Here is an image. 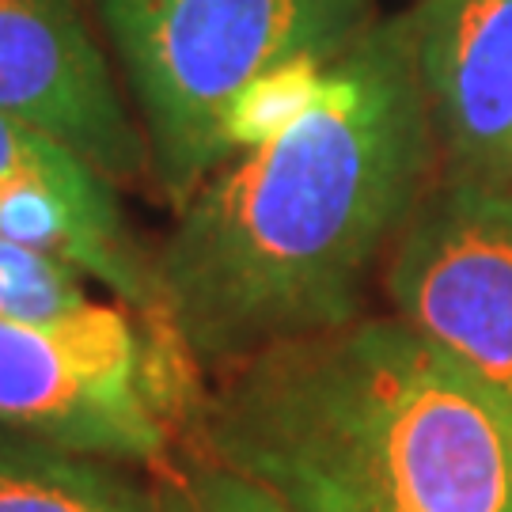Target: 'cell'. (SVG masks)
<instances>
[{"mask_svg":"<svg viewBox=\"0 0 512 512\" xmlns=\"http://www.w3.org/2000/svg\"><path fill=\"white\" fill-rule=\"evenodd\" d=\"M0 239L76 262L114 300L160 323L152 251L137 239L118 186L46 129L0 110ZM164 327V323H160Z\"/></svg>","mask_w":512,"mask_h":512,"instance_id":"cell-7","label":"cell"},{"mask_svg":"<svg viewBox=\"0 0 512 512\" xmlns=\"http://www.w3.org/2000/svg\"><path fill=\"white\" fill-rule=\"evenodd\" d=\"M437 171L410 23L395 12L175 205L152 251L160 323L194 365L224 372L361 319Z\"/></svg>","mask_w":512,"mask_h":512,"instance_id":"cell-1","label":"cell"},{"mask_svg":"<svg viewBox=\"0 0 512 512\" xmlns=\"http://www.w3.org/2000/svg\"><path fill=\"white\" fill-rule=\"evenodd\" d=\"M0 110L46 129L118 186L148 145L84 0H0Z\"/></svg>","mask_w":512,"mask_h":512,"instance_id":"cell-6","label":"cell"},{"mask_svg":"<svg viewBox=\"0 0 512 512\" xmlns=\"http://www.w3.org/2000/svg\"><path fill=\"white\" fill-rule=\"evenodd\" d=\"M126 308L122 300L84 274L76 262L31 243L0 239V315L31 327L80 330L110 323Z\"/></svg>","mask_w":512,"mask_h":512,"instance_id":"cell-10","label":"cell"},{"mask_svg":"<svg viewBox=\"0 0 512 512\" xmlns=\"http://www.w3.org/2000/svg\"><path fill=\"white\" fill-rule=\"evenodd\" d=\"M198 372L141 311L80 330L0 315V425L69 452L167 467L202 410Z\"/></svg>","mask_w":512,"mask_h":512,"instance_id":"cell-4","label":"cell"},{"mask_svg":"<svg viewBox=\"0 0 512 512\" xmlns=\"http://www.w3.org/2000/svg\"><path fill=\"white\" fill-rule=\"evenodd\" d=\"M160 512H285L262 486L232 475L202 452L175 456L156 471Z\"/></svg>","mask_w":512,"mask_h":512,"instance_id":"cell-11","label":"cell"},{"mask_svg":"<svg viewBox=\"0 0 512 512\" xmlns=\"http://www.w3.org/2000/svg\"><path fill=\"white\" fill-rule=\"evenodd\" d=\"M148 145L183 205L330 61L380 23L376 0H84Z\"/></svg>","mask_w":512,"mask_h":512,"instance_id":"cell-3","label":"cell"},{"mask_svg":"<svg viewBox=\"0 0 512 512\" xmlns=\"http://www.w3.org/2000/svg\"><path fill=\"white\" fill-rule=\"evenodd\" d=\"M380 281L395 319L512 403V194L437 175Z\"/></svg>","mask_w":512,"mask_h":512,"instance_id":"cell-5","label":"cell"},{"mask_svg":"<svg viewBox=\"0 0 512 512\" xmlns=\"http://www.w3.org/2000/svg\"><path fill=\"white\" fill-rule=\"evenodd\" d=\"M437 175L512 194V0L406 8Z\"/></svg>","mask_w":512,"mask_h":512,"instance_id":"cell-8","label":"cell"},{"mask_svg":"<svg viewBox=\"0 0 512 512\" xmlns=\"http://www.w3.org/2000/svg\"><path fill=\"white\" fill-rule=\"evenodd\" d=\"M190 437L285 512H512V403L391 311L217 372Z\"/></svg>","mask_w":512,"mask_h":512,"instance_id":"cell-2","label":"cell"},{"mask_svg":"<svg viewBox=\"0 0 512 512\" xmlns=\"http://www.w3.org/2000/svg\"><path fill=\"white\" fill-rule=\"evenodd\" d=\"M0 512H160L137 467L0 425Z\"/></svg>","mask_w":512,"mask_h":512,"instance_id":"cell-9","label":"cell"}]
</instances>
